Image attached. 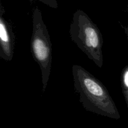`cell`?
<instances>
[{
  "instance_id": "277c9868",
  "label": "cell",
  "mask_w": 128,
  "mask_h": 128,
  "mask_svg": "<svg viewBox=\"0 0 128 128\" xmlns=\"http://www.w3.org/2000/svg\"><path fill=\"white\" fill-rule=\"evenodd\" d=\"M14 41L12 27L0 15V56L6 61L13 57Z\"/></svg>"
},
{
  "instance_id": "3957f363",
  "label": "cell",
  "mask_w": 128,
  "mask_h": 128,
  "mask_svg": "<svg viewBox=\"0 0 128 128\" xmlns=\"http://www.w3.org/2000/svg\"><path fill=\"white\" fill-rule=\"evenodd\" d=\"M31 51L41 71L42 92L47 87L52 64V44L48 30L42 20L41 11L36 7L32 12V32Z\"/></svg>"
},
{
  "instance_id": "5b68a950",
  "label": "cell",
  "mask_w": 128,
  "mask_h": 128,
  "mask_svg": "<svg viewBox=\"0 0 128 128\" xmlns=\"http://www.w3.org/2000/svg\"><path fill=\"white\" fill-rule=\"evenodd\" d=\"M121 87L126 104H128V66H126L122 71L121 77Z\"/></svg>"
},
{
  "instance_id": "6da1fadb",
  "label": "cell",
  "mask_w": 128,
  "mask_h": 128,
  "mask_svg": "<svg viewBox=\"0 0 128 128\" xmlns=\"http://www.w3.org/2000/svg\"><path fill=\"white\" fill-rule=\"evenodd\" d=\"M72 73L74 87L86 111L111 119H120L121 116L113 99L98 79L78 64L72 66Z\"/></svg>"
},
{
  "instance_id": "8992f818",
  "label": "cell",
  "mask_w": 128,
  "mask_h": 128,
  "mask_svg": "<svg viewBox=\"0 0 128 128\" xmlns=\"http://www.w3.org/2000/svg\"><path fill=\"white\" fill-rule=\"evenodd\" d=\"M38 1L52 8L57 9L58 8V4L56 0H38Z\"/></svg>"
},
{
  "instance_id": "7a4b0ae2",
  "label": "cell",
  "mask_w": 128,
  "mask_h": 128,
  "mask_svg": "<svg viewBox=\"0 0 128 128\" xmlns=\"http://www.w3.org/2000/svg\"><path fill=\"white\" fill-rule=\"evenodd\" d=\"M71 40L98 67L103 65V38L100 29L88 15L81 10L73 14L70 24Z\"/></svg>"
}]
</instances>
